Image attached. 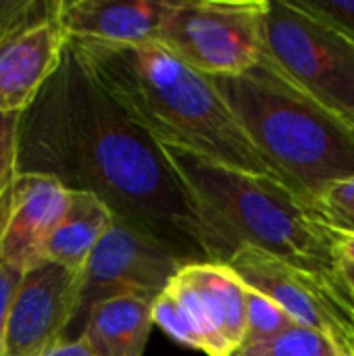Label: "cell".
Returning a JSON list of instances; mask_svg holds the SVG:
<instances>
[{
    "instance_id": "cell-22",
    "label": "cell",
    "mask_w": 354,
    "mask_h": 356,
    "mask_svg": "<svg viewBox=\"0 0 354 356\" xmlns=\"http://www.w3.org/2000/svg\"><path fill=\"white\" fill-rule=\"evenodd\" d=\"M332 238H334V257H336L338 275L354 300V234L332 229Z\"/></svg>"
},
{
    "instance_id": "cell-20",
    "label": "cell",
    "mask_w": 354,
    "mask_h": 356,
    "mask_svg": "<svg viewBox=\"0 0 354 356\" xmlns=\"http://www.w3.org/2000/svg\"><path fill=\"white\" fill-rule=\"evenodd\" d=\"M17 125L19 115L0 113V194L17 173Z\"/></svg>"
},
{
    "instance_id": "cell-2",
    "label": "cell",
    "mask_w": 354,
    "mask_h": 356,
    "mask_svg": "<svg viewBox=\"0 0 354 356\" xmlns=\"http://www.w3.org/2000/svg\"><path fill=\"white\" fill-rule=\"evenodd\" d=\"M67 46L119 111L154 142L230 169L280 179L213 79L161 44L67 40Z\"/></svg>"
},
{
    "instance_id": "cell-12",
    "label": "cell",
    "mask_w": 354,
    "mask_h": 356,
    "mask_svg": "<svg viewBox=\"0 0 354 356\" xmlns=\"http://www.w3.org/2000/svg\"><path fill=\"white\" fill-rule=\"evenodd\" d=\"M169 0H61L56 21L67 40L154 42Z\"/></svg>"
},
{
    "instance_id": "cell-3",
    "label": "cell",
    "mask_w": 354,
    "mask_h": 356,
    "mask_svg": "<svg viewBox=\"0 0 354 356\" xmlns=\"http://www.w3.org/2000/svg\"><path fill=\"white\" fill-rule=\"evenodd\" d=\"M161 148L198 204L209 232L211 263L225 265L238 248L252 246L296 269L342 284L332 227L292 188L182 148Z\"/></svg>"
},
{
    "instance_id": "cell-7",
    "label": "cell",
    "mask_w": 354,
    "mask_h": 356,
    "mask_svg": "<svg viewBox=\"0 0 354 356\" xmlns=\"http://www.w3.org/2000/svg\"><path fill=\"white\" fill-rule=\"evenodd\" d=\"M152 323L207 356H234L246 334L244 284L221 263H188L152 302Z\"/></svg>"
},
{
    "instance_id": "cell-24",
    "label": "cell",
    "mask_w": 354,
    "mask_h": 356,
    "mask_svg": "<svg viewBox=\"0 0 354 356\" xmlns=\"http://www.w3.org/2000/svg\"><path fill=\"white\" fill-rule=\"evenodd\" d=\"M42 356H96L94 350L86 344L83 338L75 340H58Z\"/></svg>"
},
{
    "instance_id": "cell-17",
    "label": "cell",
    "mask_w": 354,
    "mask_h": 356,
    "mask_svg": "<svg viewBox=\"0 0 354 356\" xmlns=\"http://www.w3.org/2000/svg\"><path fill=\"white\" fill-rule=\"evenodd\" d=\"M244 300H246V334L242 346L269 340L294 325V321L288 317L284 309H280L273 300L246 286H244Z\"/></svg>"
},
{
    "instance_id": "cell-21",
    "label": "cell",
    "mask_w": 354,
    "mask_h": 356,
    "mask_svg": "<svg viewBox=\"0 0 354 356\" xmlns=\"http://www.w3.org/2000/svg\"><path fill=\"white\" fill-rule=\"evenodd\" d=\"M303 6L328 19L354 40V0H300Z\"/></svg>"
},
{
    "instance_id": "cell-6",
    "label": "cell",
    "mask_w": 354,
    "mask_h": 356,
    "mask_svg": "<svg viewBox=\"0 0 354 356\" xmlns=\"http://www.w3.org/2000/svg\"><path fill=\"white\" fill-rule=\"evenodd\" d=\"M267 0H169L156 44L202 75H240L265 54Z\"/></svg>"
},
{
    "instance_id": "cell-14",
    "label": "cell",
    "mask_w": 354,
    "mask_h": 356,
    "mask_svg": "<svg viewBox=\"0 0 354 356\" xmlns=\"http://www.w3.org/2000/svg\"><path fill=\"white\" fill-rule=\"evenodd\" d=\"M152 302L140 296L104 300L92 307L79 338L96 356H144L154 325Z\"/></svg>"
},
{
    "instance_id": "cell-10",
    "label": "cell",
    "mask_w": 354,
    "mask_h": 356,
    "mask_svg": "<svg viewBox=\"0 0 354 356\" xmlns=\"http://www.w3.org/2000/svg\"><path fill=\"white\" fill-rule=\"evenodd\" d=\"M79 296V273L42 261L21 273L15 290L2 356H42L65 338Z\"/></svg>"
},
{
    "instance_id": "cell-15",
    "label": "cell",
    "mask_w": 354,
    "mask_h": 356,
    "mask_svg": "<svg viewBox=\"0 0 354 356\" xmlns=\"http://www.w3.org/2000/svg\"><path fill=\"white\" fill-rule=\"evenodd\" d=\"M113 223L111 209L90 192L67 190L65 213L50 234L44 259L79 273Z\"/></svg>"
},
{
    "instance_id": "cell-9",
    "label": "cell",
    "mask_w": 354,
    "mask_h": 356,
    "mask_svg": "<svg viewBox=\"0 0 354 356\" xmlns=\"http://www.w3.org/2000/svg\"><path fill=\"white\" fill-rule=\"evenodd\" d=\"M225 267L246 288L284 309L296 325L328 336L344 356H354V300L342 284L252 246L238 248Z\"/></svg>"
},
{
    "instance_id": "cell-23",
    "label": "cell",
    "mask_w": 354,
    "mask_h": 356,
    "mask_svg": "<svg viewBox=\"0 0 354 356\" xmlns=\"http://www.w3.org/2000/svg\"><path fill=\"white\" fill-rule=\"evenodd\" d=\"M19 280H21V273L0 265V356H2V344H4L8 311H10V302H13L15 290L19 286Z\"/></svg>"
},
{
    "instance_id": "cell-19",
    "label": "cell",
    "mask_w": 354,
    "mask_h": 356,
    "mask_svg": "<svg viewBox=\"0 0 354 356\" xmlns=\"http://www.w3.org/2000/svg\"><path fill=\"white\" fill-rule=\"evenodd\" d=\"M311 207L328 227L354 234V177L332 186Z\"/></svg>"
},
{
    "instance_id": "cell-13",
    "label": "cell",
    "mask_w": 354,
    "mask_h": 356,
    "mask_svg": "<svg viewBox=\"0 0 354 356\" xmlns=\"http://www.w3.org/2000/svg\"><path fill=\"white\" fill-rule=\"evenodd\" d=\"M67 35L56 19L0 44V113L21 115L56 73Z\"/></svg>"
},
{
    "instance_id": "cell-4",
    "label": "cell",
    "mask_w": 354,
    "mask_h": 356,
    "mask_svg": "<svg viewBox=\"0 0 354 356\" xmlns=\"http://www.w3.org/2000/svg\"><path fill=\"white\" fill-rule=\"evenodd\" d=\"M211 79L275 175L309 204L354 177L353 119L292 81L267 54L240 75Z\"/></svg>"
},
{
    "instance_id": "cell-1",
    "label": "cell",
    "mask_w": 354,
    "mask_h": 356,
    "mask_svg": "<svg viewBox=\"0 0 354 356\" xmlns=\"http://www.w3.org/2000/svg\"><path fill=\"white\" fill-rule=\"evenodd\" d=\"M17 171L90 192L184 263H211L198 204L161 144L119 111L69 46L19 115Z\"/></svg>"
},
{
    "instance_id": "cell-18",
    "label": "cell",
    "mask_w": 354,
    "mask_h": 356,
    "mask_svg": "<svg viewBox=\"0 0 354 356\" xmlns=\"http://www.w3.org/2000/svg\"><path fill=\"white\" fill-rule=\"evenodd\" d=\"M61 0H0V44L56 19Z\"/></svg>"
},
{
    "instance_id": "cell-8",
    "label": "cell",
    "mask_w": 354,
    "mask_h": 356,
    "mask_svg": "<svg viewBox=\"0 0 354 356\" xmlns=\"http://www.w3.org/2000/svg\"><path fill=\"white\" fill-rule=\"evenodd\" d=\"M188 265L138 227L117 219L96 244L79 271V296L71 325L63 340L81 336L92 307L121 296L154 300L169 282Z\"/></svg>"
},
{
    "instance_id": "cell-11",
    "label": "cell",
    "mask_w": 354,
    "mask_h": 356,
    "mask_svg": "<svg viewBox=\"0 0 354 356\" xmlns=\"http://www.w3.org/2000/svg\"><path fill=\"white\" fill-rule=\"evenodd\" d=\"M67 207V188L42 173L17 171L0 194V265L23 273L44 248Z\"/></svg>"
},
{
    "instance_id": "cell-16",
    "label": "cell",
    "mask_w": 354,
    "mask_h": 356,
    "mask_svg": "<svg viewBox=\"0 0 354 356\" xmlns=\"http://www.w3.org/2000/svg\"><path fill=\"white\" fill-rule=\"evenodd\" d=\"M234 356H344V353L328 336L294 323L269 340L240 346Z\"/></svg>"
},
{
    "instance_id": "cell-5",
    "label": "cell",
    "mask_w": 354,
    "mask_h": 356,
    "mask_svg": "<svg viewBox=\"0 0 354 356\" xmlns=\"http://www.w3.org/2000/svg\"><path fill=\"white\" fill-rule=\"evenodd\" d=\"M265 54L300 88L354 121V40L303 6L267 0Z\"/></svg>"
}]
</instances>
